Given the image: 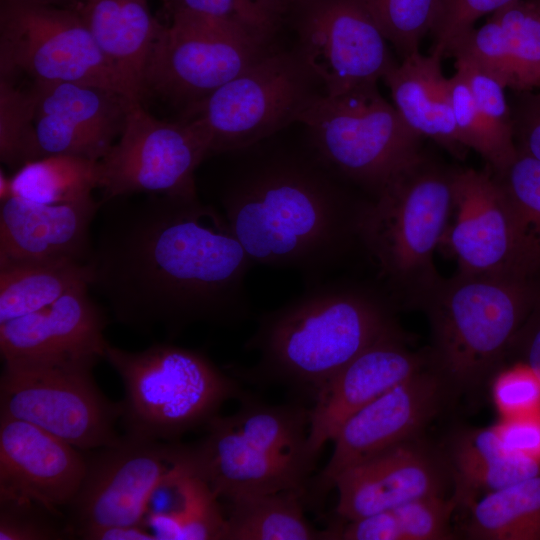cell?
I'll list each match as a JSON object with an SVG mask.
<instances>
[{
	"label": "cell",
	"mask_w": 540,
	"mask_h": 540,
	"mask_svg": "<svg viewBox=\"0 0 540 540\" xmlns=\"http://www.w3.org/2000/svg\"><path fill=\"white\" fill-rule=\"evenodd\" d=\"M88 264L73 259L0 261V323L38 311L64 294L90 287Z\"/></svg>",
	"instance_id": "4316f807"
},
{
	"label": "cell",
	"mask_w": 540,
	"mask_h": 540,
	"mask_svg": "<svg viewBox=\"0 0 540 540\" xmlns=\"http://www.w3.org/2000/svg\"><path fill=\"white\" fill-rule=\"evenodd\" d=\"M33 110L31 89H20L12 78L0 75V159L14 171L38 159Z\"/></svg>",
	"instance_id": "d590c367"
},
{
	"label": "cell",
	"mask_w": 540,
	"mask_h": 540,
	"mask_svg": "<svg viewBox=\"0 0 540 540\" xmlns=\"http://www.w3.org/2000/svg\"><path fill=\"white\" fill-rule=\"evenodd\" d=\"M181 491L183 504L179 519L182 539L224 540L225 512L210 486L184 467Z\"/></svg>",
	"instance_id": "74e56055"
},
{
	"label": "cell",
	"mask_w": 540,
	"mask_h": 540,
	"mask_svg": "<svg viewBox=\"0 0 540 540\" xmlns=\"http://www.w3.org/2000/svg\"><path fill=\"white\" fill-rule=\"evenodd\" d=\"M456 71L466 81L480 112L498 129L514 136L506 86L491 72L465 55H456Z\"/></svg>",
	"instance_id": "60d3db41"
},
{
	"label": "cell",
	"mask_w": 540,
	"mask_h": 540,
	"mask_svg": "<svg viewBox=\"0 0 540 540\" xmlns=\"http://www.w3.org/2000/svg\"><path fill=\"white\" fill-rule=\"evenodd\" d=\"M448 86L460 144L479 153L493 172L505 168L518 151L514 136L498 129L480 112L459 72L448 78Z\"/></svg>",
	"instance_id": "d6a6232c"
},
{
	"label": "cell",
	"mask_w": 540,
	"mask_h": 540,
	"mask_svg": "<svg viewBox=\"0 0 540 540\" xmlns=\"http://www.w3.org/2000/svg\"><path fill=\"white\" fill-rule=\"evenodd\" d=\"M10 180L11 196L44 204L81 201L99 188V161L49 155L25 163Z\"/></svg>",
	"instance_id": "1f68e13d"
},
{
	"label": "cell",
	"mask_w": 540,
	"mask_h": 540,
	"mask_svg": "<svg viewBox=\"0 0 540 540\" xmlns=\"http://www.w3.org/2000/svg\"><path fill=\"white\" fill-rule=\"evenodd\" d=\"M264 45L236 23L174 11L152 47L143 96L150 93L185 109L264 55Z\"/></svg>",
	"instance_id": "30bf717a"
},
{
	"label": "cell",
	"mask_w": 540,
	"mask_h": 540,
	"mask_svg": "<svg viewBox=\"0 0 540 540\" xmlns=\"http://www.w3.org/2000/svg\"><path fill=\"white\" fill-rule=\"evenodd\" d=\"M81 0H1V3L33 4L73 9Z\"/></svg>",
	"instance_id": "c3c4849f"
},
{
	"label": "cell",
	"mask_w": 540,
	"mask_h": 540,
	"mask_svg": "<svg viewBox=\"0 0 540 540\" xmlns=\"http://www.w3.org/2000/svg\"><path fill=\"white\" fill-rule=\"evenodd\" d=\"M299 56L324 85L338 95L377 82L397 62L388 40L362 0H303Z\"/></svg>",
	"instance_id": "5bb4252c"
},
{
	"label": "cell",
	"mask_w": 540,
	"mask_h": 540,
	"mask_svg": "<svg viewBox=\"0 0 540 540\" xmlns=\"http://www.w3.org/2000/svg\"><path fill=\"white\" fill-rule=\"evenodd\" d=\"M458 500L430 496L352 521H338L328 530L341 540H450L456 534L451 519Z\"/></svg>",
	"instance_id": "f1b7e54d"
},
{
	"label": "cell",
	"mask_w": 540,
	"mask_h": 540,
	"mask_svg": "<svg viewBox=\"0 0 540 540\" xmlns=\"http://www.w3.org/2000/svg\"><path fill=\"white\" fill-rule=\"evenodd\" d=\"M507 355H513L540 379V297L513 337Z\"/></svg>",
	"instance_id": "bcb514c9"
},
{
	"label": "cell",
	"mask_w": 540,
	"mask_h": 540,
	"mask_svg": "<svg viewBox=\"0 0 540 540\" xmlns=\"http://www.w3.org/2000/svg\"><path fill=\"white\" fill-rule=\"evenodd\" d=\"M33 82H75L128 97L75 9L1 3L0 75ZM129 98V97H128Z\"/></svg>",
	"instance_id": "8fae6325"
},
{
	"label": "cell",
	"mask_w": 540,
	"mask_h": 540,
	"mask_svg": "<svg viewBox=\"0 0 540 540\" xmlns=\"http://www.w3.org/2000/svg\"><path fill=\"white\" fill-rule=\"evenodd\" d=\"M274 2L279 8H282L284 5L294 2H301L303 0H271Z\"/></svg>",
	"instance_id": "f907efd6"
},
{
	"label": "cell",
	"mask_w": 540,
	"mask_h": 540,
	"mask_svg": "<svg viewBox=\"0 0 540 540\" xmlns=\"http://www.w3.org/2000/svg\"><path fill=\"white\" fill-rule=\"evenodd\" d=\"M491 393L502 418L540 412V379L526 365L515 362L491 380Z\"/></svg>",
	"instance_id": "b9f144b4"
},
{
	"label": "cell",
	"mask_w": 540,
	"mask_h": 540,
	"mask_svg": "<svg viewBox=\"0 0 540 540\" xmlns=\"http://www.w3.org/2000/svg\"><path fill=\"white\" fill-rule=\"evenodd\" d=\"M314 157L278 154L249 163L224 184L214 206L253 265L322 281L360 243L366 200H356Z\"/></svg>",
	"instance_id": "7a4b0ae2"
},
{
	"label": "cell",
	"mask_w": 540,
	"mask_h": 540,
	"mask_svg": "<svg viewBox=\"0 0 540 540\" xmlns=\"http://www.w3.org/2000/svg\"><path fill=\"white\" fill-rule=\"evenodd\" d=\"M75 9L130 99L141 101L146 65L163 27L147 0H81Z\"/></svg>",
	"instance_id": "d4e9b609"
},
{
	"label": "cell",
	"mask_w": 540,
	"mask_h": 540,
	"mask_svg": "<svg viewBox=\"0 0 540 540\" xmlns=\"http://www.w3.org/2000/svg\"><path fill=\"white\" fill-rule=\"evenodd\" d=\"M89 288L75 289L38 311L0 323L3 363L94 368L105 359L108 318Z\"/></svg>",
	"instance_id": "e0dca14e"
},
{
	"label": "cell",
	"mask_w": 540,
	"mask_h": 540,
	"mask_svg": "<svg viewBox=\"0 0 540 540\" xmlns=\"http://www.w3.org/2000/svg\"><path fill=\"white\" fill-rule=\"evenodd\" d=\"M516 94L510 105L516 147L540 161V89Z\"/></svg>",
	"instance_id": "ee69618b"
},
{
	"label": "cell",
	"mask_w": 540,
	"mask_h": 540,
	"mask_svg": "<svg viewBox=\"0 0 540 540\" xmlns=\"http://www.w3.org/2000/svg\"><path fill=\"white\" fill-rule=\"evenodd\" d=\"M472 540H540V473L482 495L465 507Z\"/></svg>",
	"instance_id": "f546056e"
},
{
	"label": "cell",
	"mask_w": 540,
	"mask_h": 540,
	"mask_svg": "<svg viewBox=\"0 0 540 540\" xmlns=\"http://www.w3.org/2000/svg\"><path fill=\"white\" fill-rule=\"evenodd\" d=\"M165 5L169 6L170 0H161Z\"/></svg>",
	"instance_id": "f5cc1de1"
},
{
	"label": "cell",
	"mask_w": 540,
	"mask_h": 540,
	"mask_svg": "<svg viewBox=\"0 0 540 540\" xmlns=\"http://www.w3.org/2000/svg\"><path fill=\"white\" fill-rule=\"evenodd\" d=\"M401 334L387 299L362 284L324 279L263 314L247 348L258 361L250 381L316 398L350 361L378 341Z\"/></svg>",
	"instance_id": "3957f363"
},
{
	"label": "cell",
	"mask_w": 540,
	"mask_h": 540,
	"mask_svg": "<svg viewBox=\"0 0 540 540\" xmlns=\"http://www.w3.org/2000/svg\"><path fill=\"white\" fill-rule=\"evenodd\" d=\"M456 397L430 365L351 415L339 428L329 462L314 481L325 494L351 466L406 440L425 428Z\"/></svg>",
	"instance_id": "2e32d148"
},
{
	"label": "cell",
	"mask_w": 540,
	"mask_h": 540,
	"mask_svg": "<svg viewBox=\"0 0 540 540\" xmlns=\"http://www.w3.org/2000/svg\"><path fill=\"white\" fill-rule=\"evenodd\" d=\"M105 360L122 380L120 421L131 438L180 441L187 432L206 427L227 400L244 397L204 353L169 341L141 351L108 344Z\"/></svg>",
	"instance_id": "8992f818"
},
{
	"label": "cell",
	"mask_w": 540,
	"mask_h": 540,
	"mask_svg": "<svg viewBox=\"0 0 540 540\" xmlns=\"http://www.w3.org/2000/svg\"><path fill=\"white\" fill-rule=\"evenodd\" d=\"M441 59L434 54L416 52L392 66L383 80L391 91L395 108L412 130L461 154L466 149L458 139Z\"/></svg>",
	"instance_id": "484cf974"
},
{
	"label": "cell",
	"mask_w": 540,
	"mask_h": 540,
	"mask_svg": "<svg viewBox=\"0 0 540 540\" xmlns=\"http://www.w3.org/2000/svg\"><path fill=\"white\" fill-rule=\"evenodd\" d=\"M93 368L3 365L0 416L29 422L82 451L118 443L121 404L99 389Z\"/></svg>",
	"instance_id": "7c38bea8"
},
{
	"label": "cell",
	"mask_w": 540,
	"mask_h": 540,
	"mask_svg": "<svg viewBox=\"0 0 540 540\" xmlns=\"http://www.w3.org/2000/svg\"><path fill=\"white\" fill-rule=\"evenodd\" d=\"M315 77L299 54L266 52L183 116L201 121L212 153L252 147L298 119L314 97Z\"/></svg>",
	"instance_id": "ba28073f"
},
{
	"label": "cell",
	"mask_w": 540,
	"mask_h": 540,
	"mask_svg": "<svg viewBox=\"0 0 540 540\" xmlns=\"http://www.w3.org/2000/svg\"><path fill=\"white\" fill-rule=\"evenodd\" d=\"M514 0H440L437 17L430 33L434 44L431 54L444 57L449 44L472 29L484 15L493 14Z\"/></svg>",
	"instance_id": "7bdbcfd3"
},
{
	"label": "cell",
	"mask_w": 540,
	"mask_h": 540,
	"mask_svg": "<svg viewBox=\"0 0 540 540\" xmlns=\"http://www.w3.org/2000/svg\"><path fill=\"white\" fill-rule=\"evenodd\" d=\"M452 176L422 153L366 199L360 243L387 289L421 297L440 279L433 256L453 211Z\"/></svg>",
	"instance_id": "5b68a950"
},
{
	"label": "cell",
	"mask_w": 540,
	"mask_h": 540,
	"mask_svg": "<svg viewBox=\"0 0 540 540\" xmlns=\"http://www.w3.org/2000/svg\"><path fill=\"white\" fill-rule=\"evenodd\" d=\"M211 154L200 120H160L129 100L121 134L99 161L102 201L135 194L196 196L195 173Z\"/></svg>",
	"instance_id": "9c48e42d"
},
{
	"label": "cell",
	"mask_w": 540,
	"mask_h": 540,
	"mask_svg": "<svg viewBox=\"0 0 540 540\" xmlns=\"http://www.w3.org/2000/svg\"><path fill=\"white\" fill-rule=\"evenodd\" d=\"M11 180L10 176H7L6 173L1 168L0 170V202L5 201L11 197Z\"/></svg>",
	"instance_id": "681fc988"
},
{
	"label": "cell",
	"mask_w": 540,
	"mask_h": 540,
	"mask_svg": "<svg viewBox=\"0 0 540 540\" xmlns=\"http://www.w3.org/2000/svg\"><path fill=\"white\" fill-rule=\"evenodd\" d=\"M540 473V458L506 453L497 458L452 470L453 494L465 508L484 494Z\"/></svg>",
	"instance_id": "8d00e7d4"
},
{
	"label": "cell",
	"mask_w": 540,
	"mask_h": 540,
	"mask_svg": "<svg viewBox=\"0 0 540 540\" xmlns=\"http://www.w3.org/2000/svg\"><path fill=\"white\" fill-rule=\"evenodd\" d=\"M172 12L227 20L266 42L276 27L279 7L271 0H170Z\"/></svg>",
	"instance_id": "ab89813d"
},
{
	"label": "cell",
	"mask_w": 540,
	"mask_h": 540,
	"mask_svg": "<svg viewBox=\"0 0 540 540\" xmlns=\"http://www.w3.org/2000/svg\"><path fill=\"white\" fill-rule=\"evenodd\" d=\"M496 428L508 453L540 458V412L502 418Z\"/></svg>",
	"instance_id": "f6af8a7d"
},
{
	"label": "cell",
	"mask_w": 540,
	"mask_h": 540,
	"mask_svg": "<svg viewBox=\"0 0 540 540\" xmlns=\"http://www.w3.org/2000/svg\"><path fill=\"white\" fill-rule=\"evenodd\" d=\"M0 261L73 259L87 263L91 225L102 200L44 204L11 196L0 202Z\"/></svg>",
	"instance_id": "603a6c76"
},
{
	"label": "cell",
	"mask_w": 540,
	"mask_h": 540,
	"mask_svg": "<svg viewBox=\"0 0 540 540\" xmlns=\"http://www.w3.org/2000/svg\"><path fill=\"white\" fill-rule=\"evenodd\" d=\"M240 409L226 416L247 440L284 458L315 468L309 447L310 408L300 404L266 405L244 396Z\"/></svg>",
	"instance_id": "4dcf8cb0"
},
{
	"label": "cell",
	"mask_w": 540,
	"mask_h": 540,
	"mask_svg": "<svg viewBox=\"0 0 540 540\" xmlns=\"http://www.w3.org/2000/svg\"><path fill=\"white\" fill-rule=\"evenodd\" d=\"M86 540H156L145 526H112L89 534Z\"/></svg>",
	"instance_id": "7dc6e473"
},
{
	"label": "cell",
	"mask_w": 540,
	"mask_h": 540,
	"mask_svg": "<svg viewBox=\"0 0 540 540\" xmlns=\"http://www.w3.org/2000/svg\"><path fill=\"white\" fill-rule=\"evenodd\" d=\"M75 537L63 515L26 499H0V540H62Z\"/></svg>",
	"instance_id": "f35d334b"
},
{
	"label": "cell",
	"mask_w": 540,
	"mask_h": 540,
	"mask_svg": "<svg viewBox=\"0 0 540 540\" xmlns=\"http://www.w3.org/2000/svg\"><path fill=\"white\" fill-rule=\"evenodd\" d=\"M447 55L470 57L516 93L540 89V11L532 0H514L454 39Z\"/></svg>",
	"instance_id": "cb8c5ba5"
},
{
	"label": "cell",
	"mask_w": 540,
	"mask_h": 540,
	"mask_svg": "<svg viewBox=\"0 0 540 540\" xmlns=\"http://www.w3.org/2000/svg\"><path fill=\"white\" fill-rule=\"evenodd\" d=\"M175 442L123 435L114 445L85 451L82 481L66 506L75 537L86 540L112 526L147 527L150 499L176 464Z\"/></svg>",
	"instance_id": "4fadbf2b"
},
{
	"label": "cell",
	"mask_w": 540,
	"mask_h": 540,
	"mask_svg": "<svg viewBox=\"0 0 540 540\" xmlns=\"http://www.w3.org/2000/svg\"><path fill=\"white\" fill-rule=\"evenodd\" d=\"M298 122L309 132L314 158L370 198L423 153V137L380 94L377 82L333 96L315 94Z\"/></svg>",
	"instance_id": "52a82bcc"
},
{
	"label": "cell",
	"mask_w": 540,
	"mask_h": 540,
	"mask_svg": "<svg viewBox=\"0 0 540 540\" xmlns=\"http://www.w3.org/2000/svg\"><path fill=\"white\" fill-rule=\"evenodd\" d=\"M518 150V149H517ZM519 220L531 262L540 268V161L517 151L502 170L494 172Z\"/></svg>",
	"instance_id": "836d02e7"
},
{
	"label": "cell",
	"mask_w": 540,
	"mask_h": 540,
	"mask_svg": "<svg viewBox=\"0 0 540 540\" xmlns=\"http://www.w3.org/2000/svg\"><path fill=\"white\" fill-rule=\"evenodd\" d=\"M305 494L285 490L225 502L224 540L330 539L328 529L316 530L307 521L303 512Z\"/></svg>",
	"instance_id": "83f0119b"
},
{
	"label": "cell",
	"mask_w": 540,
	"mask_h": 540,
	"mask_svg": "<svg viewBox=\"0 0 540 540\" xmlns=\"http://www.w3.org/2000/svg\"><path fill=\"white\" fill-rule=\"evenodd\" d=\"M199 441L177 442L179 462L224 502L285 490L306 492L313 467L284 458L243 437L226 416H216Z\"/></svg>",
	"instance_id": "ffe728a7"
},
{
	"label": "cell",
	"mask_w": 540,
	"mask_h": 540,
	"mask_svg": "<svg viewBox=\"0 0 540 540\" xmlns=\"http://www.w3.org/2000/svg\"><path fill=\"white\" fill-rule=\"evenodd\" d=\"M454 222L444 240L464 275L531 276L534 268L513 205L494 175L453 169Z\"/></svg>",
	"instance_id": "9a60e30c"
},
{
	"label": "cell",
	"mask_w": 540,
	"mask_h": 540,
	"mask_svg": "<svg viewBox=\"0 0 540 540\" xmlns=\"http://www.w3.org/2000/svg\"><path fill=\"white\" fill-rule=\"evenodd\" d=\"M429 365L428 353L410 350L402 333L368 347L316 396L310 408V450L318 456L351 415Z\"/></svg>",
	"instance_id": "7402d4cb"
},
{
	"label": "cell",
	"mask_w": 540,
	"mask_h": 540,
	"mask_svg": "<svg viewBox=\"0 0 540 540\" xmlns=\"http://www.w3.org/2000/svg\"><path fill=\"white\" fill-rule=\"evenodd\" d=\"M30 89L38 158L62 154L100 161L121 134L131 100L75 82H33Z\"/></svg>",
	"instance_id": "d6986e66"
},
{
	"label": "cell",
	"mask_w": 540,
	"mask_h": 540,
	"mask_svg": "<svg viewBox=\"0 0 540 540\" xmlns=\"http://www.w3.org/2000/svg\"><path fill=\"white\" fill-rule=\"evenodd\" d=\"M402 59L419 52L431 31L440 0H362Z\"/></svg>",
	"instance_id": "e575fe53"
},
{
	"label": "cell",
	"mask_w": 540,
	"mask_h": 540,
	"mask_svg": "<svg viewBox=\"0 0 540 540\" xmlns=\"http://www.w3.org/2000/svg\"><path fill=\"white\" fill-rule=\"evenodd\" d=\"M99 213L90 287L118 323L170 341L195 324L248 318L245 281L254 265L213 205L198 195L149 194L102 201Z\"/></svg>",
	"instance_id": "6da1fadb"
},
{
	"label": "cell",
	"mask_w": 540,
	"mask_h": 540,
	"mask_svg": "<svg viewBox=\"0 0 540 540\" xmlns=\"http://www.w3.org/2000/svg\"><path fill=\"white\" fill-rule=\"evenodd\" d=\"M536 6L538 7L539 11H540V0H532Z\"/></svg>",
	"instance_id": "816d5d0a"
},
{
	"label": "cell",
	"mask_w": 540,
	"mask_h": 540,
	"mask_svg": "<svg viewBox=\"0 0 540 540\" xmlns=\"http://www.w3.org/2000/svg\"><path fill=\"white\" fill-rule=\"evenodd\" d=\"M85 472L82 450L29 422L0 416V499L35 501L63 515Z\"/></svg>",
	"instance_id": "44dd1931"
},
{
	"label": "cell",
	"mask_w": 540,
	"mask_h": 540,
	"mask_svg": "<svg viewBox=\"0 0 540 540\" xmlns=\"http://www.w3.org/2000/svg\"><path fill=\"white\" fill-rule=\"evenodd\" d=\"M453 484L446 450L423 436L389 447L345 470L335 480L340 521L358 520L430 496Z\"/></svg>",
	"instance_id": "ac0fdd59"
},
{
	"label": "cell",
	"mask_w": 540,
	"mask_h": 540,
	"mask_svg": "<svg viewBox=\"0 0 540 540\" xmlns=\"http://www.w3.org/2000/svg\"><path fill=\"white\" fill-rule=\"evenodd\" d=\"M539 297L531 276L459 273L419 297L432 332L430 367L456 398L492 380Z\"/></svg>",
	"instance_id": "277c9868"
}]
</instances>
